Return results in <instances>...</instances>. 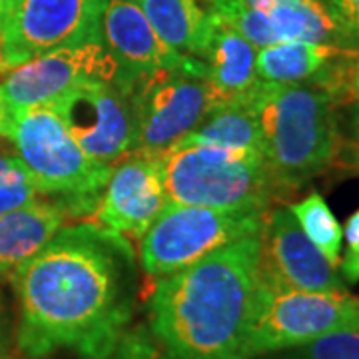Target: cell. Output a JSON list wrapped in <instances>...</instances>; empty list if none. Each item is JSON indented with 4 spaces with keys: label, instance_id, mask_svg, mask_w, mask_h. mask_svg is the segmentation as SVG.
I'll use <instances>...</instances> for the list:
<instances>
[{
    "label": "cell",
    "instance_id": "cell-1",
    "mask_svg": "<svg viewBox=\"0 0 359 359\" xmlns=\"http://www.w3.org/2000/svg\"><path fill=\"white\" fill-rule=\"evenodd\" d=\"M132 264L126 236L96 222L62 228L42 252L13 271L20 349L30 358L56 349L108 358L130 316Z\"/></svg>",
    "mask_w": 359,
    "mask_h": 359
},
{
    "label": "cell",
    "instance_id": "cell-2",
    "mask_svg": "<svg viewBox=\"0 0 359 359\" xmlns=\"http://www.w3.org/2000/svg\"><path fill=\"white\" fill-rule=\"evenodd\" d=\"M259 233L236 240L156 283L150 334L172 359H248Z\"/></svg>",
    "mask_w": 359,
    "mask_h": 359
},
{
    "label": "cell",
    "instance_id": "cell-3",
    "mask_svg": "<svg viewBox=\"0 0 359 359\" xmlns=\"http://www.w3.org/2000/svg\"><path fill=\"white\" fill-rule=\"evenodd\" d=\"M248 100L280 192H294L337 162L344 134L337 118L339 102L330 92L309 84L259 80Z\"/></svg>",
    "mask_w": 359,
    "mask_h": 359
},
{
    "label": "cell",
    "instance_id": "cell-4",
    "mask_svg": "<svg viewBox=\"0 0 359 359\" xmlns=\"http://www.w3.org/2000/svg\"><path fill=\"white\" fill-rule=\"evenodd\" d=\"M168 205L268 212L280 188L262 154L176 144L160 158Z\"/></svg>",
    "mask_w": 359,
    "mask_h": 359
},
{
    "label": "cell",
    "instance_id": "cell-5",
    "mask_svg": "<svg viewBox=\"0 0 359 359\" xmlns=\"http://www.w3.org/2000/svg\"><path fill=\"white\" fill-rule=\"evenodd\" d=\"M4 136L39 192L56 196L74 218L96 212L112 168L92 160L50 106L8 112Z\"/></svg>",
    "mask_w": 359,
    "mask_h": 359
},
{
    "label": "cell",
    "instance_id": "cell-6",
    "mask_svg": "<svg viewBox=\"0 0 359 359\" xmlns=\"http://www.w3.org/2000/svg\"><path fill=\"white\" fill-rule=\"evenodd\" d=\"M359 330V297L346 292L273 287L257 276L248 359L302 346L321 335Z\"/></svg>",
    "mask_w": 359,
    "mask_h": 359
},
{
    "label": "cell",
    "instance_id": "cell-7",
    "mask_svg": "<svg viewBox=\"0 0 359 359\" xmlns=\"http://www.w3.org/2000/svg\"><path fill=\"white\" fill-rule=\"evenodd\" d=\"M264 214L202 205H166L140 238L142 269L154 278L176 273L224 245L259 233Z\"/></svg>",
    "mask_w": 359,
    "mask_h": 359
},
{
    "label": "cell",
    "instance_id": "cell-8",
    "mask_svg": "<svg viewBox=\"0 0 359 359\" xmlns=\"http://www.w3.org/2000/svg\"><path fill=\"white\" fill-rule=\"evenodd\" d=\"M132 96L138 114V146L132 154L152 158L166 154L218 108L204 62L194 56L178 68L142 76Z\"/></svg>",
    "mask_w": 359,
    "mask_h": 359
},
{
    "label": "cell",
    "instance_id": "cell-9",
    "mask_svg": "<svg viewBox=\"0 0 359 359\" xmlns=\"http://www.w3.org/2000/svg\"><path fill=\"white\" fill-rule=\"evenodd\" d=\"M104 0H13L0 18L2 70L100 40Z\"/></svg>",
    "mask_w": 359,
    "mask_h": 359
},
{
    "label": "cell",
    "instance_id": "cell-10",
    "mask_svg": "<svg viewBox=\"0 0 359 359\" xmlns=\"http://www.w3.org/2000/svg\"><path fill=\"white\" fill-rule=\"evenodd\" d=\"M50 108L78 146L104 166L114 168L138 146L134 96L116 84L82 82L54 100Z\"/></svg>",
    "mask_w": 359,
    "mask_h": 359
},
{
    "label": "cell",
    "instance_id": "cell-11",
    "mask_svg": "<svg viewBox=\"0 0 359 359\" xmlns=\"http://www.w3.org/2000/svg\"><path fill=\"white\" fill-rule=\"evenodd\" d=\"M4 72L6 76L0 82V98L8 112L50 106L68 90L90 80L110 82L132 92L122 68L106 50L102 40L48 52Z\"/></svg>",
    "mask_w": 359,
    "mask_h": 359
},
{
    "label": "cell",
    "instance_id": "cell-12",
    "mask_svg": "<svg viewBox=\"0 0 359 359\" xmlns=\"http://www.w3.org/2000/svg\"><path fill=\"white\" fill-rule=\"evenodd\" d=\"M259 280L299 292H346L339 271L330 264L287 208H269L259 230Z\"/></svg>",
    "mask_w": 359,
    "mask_h": 359
},
{
    "label": "cell",
    "instance_id": "cell-13",
    "mask_svg": "<svg viewBox=\"0 0 359 359\" xmlns=\"http://www.w3.org/2000/svg\"><path fill=\"white\" fill-rule=\"evenodd\" d=\"M166 205L160 160L130 154L112 168L94 218L106 230L140 240Z\"/></svg>",
    "mask_w": 359,
    "mask_h": 359
},
{
    "label": "cell",
    "instance_id": "cell-14",
    "mask_svg": "<svg viewBox=\"0 0 359 359\" xmlns=\"http://www.w3.org/2000/svg\"><path fill=\"white\" fill-rule=\"evenodd\" d=\"M358 48L321 42H280L259 48L257 76L276 84H309L325 90L337 102H351V76Z\"/></svg>",
    "mask_w": 359,
    "mask_h": 359
},
{
    "label": "cell",
    "instance_id": "cell-15",
    "mask_svg": "<svg viewBox=\"0 0 359 359\" xmlns=\"http://www.w3.org/2000/svg\"><path fill=\"white\" fill-rule=\"evenodd\" d=\"M100 40L120 65L132 88L142 76L178 68L188 58L156 34L134 0H104Z\"/></svg>",
    "mask_w": 359,
    "mask_h": 359
},
{
    "label": "cell",
    "instance_id": "cell-16",
    "mask_svg": "<svg viewBox=\"0 0 359 359\" xmlns=\"http://www.w3.org/2000/svg\"><path fill=\"white\" fill-rule=\"evenodd\" d=\"M212 16V32L200 60L218 106L248 96L262 80L257 76V48L240 32Z\"/></svg>",
    "mask_w": 359,
    "mask_h": 359
},
{
    "label": "cell",
    "instance_id": "cell-17",
    "mask_svg": "<svg viewBox=\"0 0 359 359\" xmlns=\"http://www.w3.org/2000/svg\"><path fill=\"white\" fill-rule=\"evenodd\" d=\"M74 218L68 205L56 202H32L0 216V271H14L50 244Z\"/></svg>",
    "mask_w": 359,
    "mask_h": 359
},
{
    "label": "cell",
    "instance_id": "cell-18",
    "mask_svg": "<svg viewBox=\"0 0 359 359\" xmlns=\"http://www.w3.org/2000/svg\"><path fill=\"white\" fill-rule=\"evenodd\" d=\"M268 20L280 42H321L353 48L323 0H242ZM359 50V48H358Z\"/></svg>",
    "mask_w": 359,
    "mask_h": 359
},
{
    "label": "cell",
    "instance_id": "cell-19",
    "mask_svg": "<svg viewBox=\"0 0 359 359\" xmlns=\"http://www.w3.org/2000/svg\"><path fill=\"white\" fill-rule=\"evenodd\" d=\"M156 34L186 56L200 58L210 32L212 16L198 0H136Z\"/></svg>",
    "mask_w": 359,
    "mask_h": 359
},
{
    "label": "cell",
    "instance_id": "cell-20",
    "mask_svg": "<svg viewBox=\"0 0 359 359\" xmlns=\"http://www.w3.org/2000/svg\"><path fill=\"white\" fill-rule=\"evenodd\" d=\"M178 144H202L264 156V142L248 96L214 108Z\"/></svg>",
    "mask_w": 359,
    "mask_h": 359
},
{
    "label": "cell",
    "instance_id": "cell-21",
    "mask_svg": "<svg viewBox=\"0 0 359 359\" xmlns=\"http://www.w3.org/2000/svg\"><path fill=\"white\" fill-rule=\"evenodd\" d=\"M287 210L294 214L309 242L330 259L332 266L337 268L341 262L344 228L339 226L323 196L320 192H309L302 202L287 205Z\"/></svg>",
    "mask_w": 359,
    "mask_h": 359
},
{
    "label": "cell",
    "instance_id": "cell-22",
    "mask_svg": "<svg viewBox=\"0 0 359 359\" xmlns=\"http://www.w3.org/2000/svg\"><path fill=\"white\" fill-rule=\"evenodd\" d=\"M268 355L269 359H359V330L321 335L308 344Z\"/></svg>",
    "mask_w": 359,
    "mask_h": 359
},
{
    "label": "cell",
    "instance_id": "cell-23",
    "mask_svg": "<svg viewBox=\"0 0 359 359\" xmlns=\"http://www.w3.org/2000/svg\"><path fill=\"white\" fill-rule=\"evenodd\" d=\"M36 186L26 172L22 162L0 176V216L14 212L18 208L32 204L36 200Z\"/></svg>",
    "mask_w": 359,
    "mask_h": 359
},
{
    "label": "cell",
    "instance_id": "cell-24",
    "mask_svg": "<svg viewBox=\"0 0 359 359\" xmlns=\"http://www.w3.org/2000/svg\"><path fill=\"white\" fill-rule=\"evenodd\" d=\"M110 359H172L166 353V349L158 344L154 335L148 334L146 330H134L124 332L120 335L118 344L108 355Z\"/></svg>",
    "mask_w": 359,
    "mask_h": 359
},
{
    "label": "cell",
    "instance_id": "cell-25",
    "mask_svg": "<svg viewBox=\"0 0 359 359\" xmlns=\"http://www.w3.org/2000/svg\"><path fill=\"white\" fill-rule=\"evenodd\" d=\"M353 48H359V0H323Z\"/></svg>",
    "mask_w": 359,
    "mask_h": 359
},
{
    "label": "cell",
    "instance_id": "cell-26",
    "mask_svg": "<svg viewBox=\"0 0 359 359\" xmlns=\"http://www.w3.org/2000/svg\"><path fill=\"white\" fill-rule=\"evenodd\" d=\"M351 104L353 106L349 112V132H347V136H344L341 152H339L337 160L346 170L359 174V100Z\"/></svg>",
    "mask_w": 359,
    "mask_h": 359
},
{
    "label": "cell",
    "instance_id": "cell-27",
    "mask_svg": "<svg viewBox=\"0 0 359 359\" xmlns=\"http://www.w3.org/2000/svg\"><path fill=\"white\" fill-rule=\"evenodd\" d=\"M344 240H346V256H358L359 254V208L349 216L346 228H344Z\"/></svg>",
    "mask_w": 359,
    "mask_h": 359
},
{
    "label": "cell",
    "instance_id": "cell-28",
    "mask_svg": "<svg viewBox=\"0 0 359 359\" xmlns=\"http://www.w3.org/2000/svg\"><path fill=\"white\" fill-rule=\"evenodd\" d=\"M339 276L347 283L359 282V254L358 256H344L339 262Z\"/></svg>",
    "mask_w": 359,
    "mask_h": 359
},
{
    "label": "cell",
    "instance_id": "cell-29",
    "mask_svg": "<svg viewBox=\"0 0 359 359\" xmlns=\"http://www.w3.org/2000/svg\"><path fill=\"white\" fill-rule=\"evenodd\" d=\"M20 160L16 158V156H2L0 154V176L2 174H6L8 170H13L16 164H18Z\"/></svg>",
    "mask_w": 359,
    "mask_h": 359
},
{
    "label": "cell",
    "instance_id": "cell-30",
    "mask_svg": "<svg viewBox=\"0 0 359 359\" xmlns=\"http://www.w3.org/2000/svg\"><path fill=\"white\" fill-rule=\"evenodd\" d=\"M359 100V62L353 70V76H351V102H358Z\"/></svg>",
    "mask_w": 359,
    "mask_h": 359
},
{
    "label": "cell",
    "instance_id": "cell-31",
    "mask_svg": "<svg viewBox=\"0 0 359 359\" xmlns=\"http://www.w3.org/2000/svg\"><path fill=\"white\" fill-rule=\"evenodd\" d=\"M6 120H8V108L4 100L0 98V134H4V128H6Z\"/></svg>",
    "mask_w": 359,
    "mask_h": 359
},
{
    "label": "cell",
    "instance_id": "cell-32",
    "mask_svg": "<svg viewBox=\"0 0 359 359\" xmlns=\"http://www.w3.org/2000/svg\"><path fill=\"white\" fill-rule=\"evenodd\" d=\"M11 2H13V0H0V18H2V14L6 13V8H8Z\"/></svg>",
    "mask_w": 359,
    "mask_h": 359
},
{
    "label": "cell",
    "instance_id": "cell-33",
    "mask_svg": "<svg viewBox=\"0 0 359 359\" xmlns=\"http://www.w3.org/2000/svg\"><path fill=\"white\" fill-rule=\"evenodd\" d=\"M0 72H2V60H0Z\"/></svg>",
    "mask_w": 359,
    "mask_h": 359
},
{
    "label": "cell",
    "instance_id": "cell-34",
    "mask_svg": "<svg viewBox=\"0 0 359 359\" xmlns=\"http://www.w3.org/2000/svg\"><path fill=\"white\" fill-rule=\"evenodd\" d=\"M134 2H136V0H134Z\"/></svg>",
    "mask_w": 359,
    "mask_h": 359
}]
</instances>
